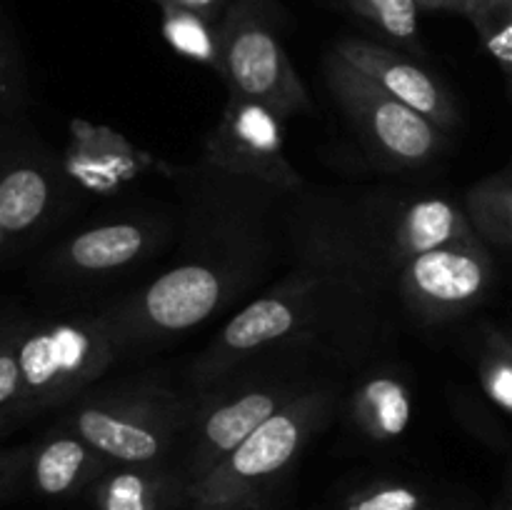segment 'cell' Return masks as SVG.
<instances>
[{
	"instance_id": "30",
	"label": "cell",
	"mask_w": 512,
	"mask_h": 510,
	"mask_svg": "<svg viewBox=\"0 0 512 510\" xmlns=\"http://www.w3.org/2000/svg\"><path fill=\"white\" fill-rule=\"evenodd\" d=\"M505 78H508V90H510V95H512V70H510V73H505Z\"/></svg>"
},
{
	"instance_id": "5",
	"label": "cell",
	"mask_w": 512,
	"mask_h": 510,
	"mask_svg": "<svg viewBox=\"0 0 512 510\" xmlns=\"http://www.w3.org/2000/svg\"><path fill=\"white\" fill-rule=\"evenodd\" d=\"M215 385V393L193 403L180 438L183 458L178 470L188 480V488L223 463L265 420L320 383L310 380L305 368L283 365L273 373L263 370L240 380L238 375H228Z\"/></svg>"
},
{
	"instance_id": "20",
	"label": "cell",
	"mask_w": 512,
	"mask_h": 510,
	"mask_svg": "<svg viewBox=\"0 0 512 510\" xmlns=\"http://www.w3.org/2000/svg\"><path fill=\"white\" fill-rule=\"evenodd\" d=\"M345 3L390 40L408 45L410 50L420 48V5L415 0H345Z\"/></svg>"
},
{
	"instance_id": "19",
	"label": "cell",
	"mask_w": 512,
	"mask_h": 510,
	"mask_svg": "<svg viewBox=\"0 0 512 510\" xmlns=\"http://www.w3.org/2000/svg\"><path fill=\"white\" fill-rule=\"evenodd\" d=\"M163 33L165 40L173 45L185 58H193L198 63L210 65L220 75V43L218 25L210 23L203 15L193 13L180 5L163 3Z\"/></svg>"
},
{
	"instance_id": "32",
	"label": "cell",
	"mask_w": 512,
	"mask_h": 510,
	"mask_svg": "<svg viewBox=\"0 0 512 510\" xmlns=\"http://www.w3.org/2000/svg\"><path fill=\"white\" fill-rule=\"evenodd\" d=\"M505 510H512V505H508V508H505Z\"/></svg>"
},
{
	"instance_id": "9",
	"label": "cell",
	"mask_w": 512,
	"mask_h": 510,
	"mask_svg": "<svg viewBox=\"0 0 512 510\" xmlns=\"http://www.w3.org/2000/svg\"><path fill=\"white\" fill-rule=\"evenodd\" d=\"M325 83L365 148L383 163L420 168L443 153L445 130L385 93L335 50L325 58Z\"/></svg>"
},
{
	"instance_id": "13",
	"label": "cell",
	"mask_w": 512,
	"mask_h": 510,
	"mask_svg": "<svg viewBox=\"0 0 512 510\" xmlns=\"http://www.w3.org/2000/svg\"><path fill=\"white\" fill-rule=\"evenodd\" d=\"M163 238L155 220H108L73 235L50 258L58 275L83 278L123 270L143 260Z\"/></svg>"
},
{
	"instance_id": "23",
	"label": "cell",
	"mask_w": 512,
	"mask_h": 510,
	"mask_svg": "<svg viewBox=\"0 0 512 510\" xmlns=\"http://www.w3.org/2000/svg\"><path fill=\"white\" fill-rule=\"evenodd\" d=\"M478 370L490 400L512 415V338L490 330Z\"/></svg>"
},
{
	"instance_id": "29",
	"label": "cell",
	"mask_w": 512,
	"mask_h": 510,
	"mask_svg": "<svg viewBox=\"0 0 512 510\" xmlns=\"http://www.w3.org/2000/svg\"><path fill=\"white\" fill-rule=\"evenodd\" d=\"M10 418H13V413H10V410H0V433H3V430L8 428Z\"/></svg>"
},
{
	"instance_id": "26",
	"label": "cell",
	"mask_w": 512,
	"mask_h": 510,
	"mask_svg": "<svg viewBox=\"0 0 512 510\" xmlns=\"http://www.w3.org/2000/svg\"><path fill=\"white\" fill-rule=\"evenodd\" d=\"M28 463H30L28 448L0 453V498L13 490V485L20 480V475L28 473Z\"/></svg>"
},
{
	"instance_id": "6",
	"label": "cell",
	"mask_w": 512,
	"mask_h": 510,
	"mask_svg": "<svg viewBox=\"0 0 512 510\" xmlns=\"http://www.w3.org/2000/svg\"><path fill=\"white\" fill-rule=\"evenodd\" d=\"M13 343L23 375V395L15 415L70 403L120 355L103 313L35 325Z\"/></svg>"
},
{
	"instance_id": "34",
	"label": "cell",
	"mask_w": 512,
	"mask_h": 510,
	"mask_svg": "<svg viewBox=\"0 0 512 510\" xmlns=\"http://www.w3.org/2000/svg\"><path fill=\"white\" fill-rule=\"evenodd\" d=\"M510 505H512V500H510Z\"/></svg>"
},
{
	"instance_id": "18",
	"label": "cell",
	"mask_w": 512,
	"mask_h": 510,
	"mask_svg": "<svg viewBox=\"0 0 512 510\" xmlns=\"http://www.w3.org/2000/svg\"><path fill=\"white\" fill-rule=\"evenodd\" d=\"M463 208L480 238L512 248V173L478 180L465 195Z\"/></svg>"
},
{
	"instance_id": "22",
	"label": "cell",
	"mask_w": 512,
	"mask_h": 510,
	"mask_svg": "<svg viewBox=\"0 0 512 510\" xmlns=\"http://www.w3.org/2000/svg\"><path fill=\"white\" fill-rule=\"evenodd\" d=\"M25 103H28V73H25L23 53L13 30L0 18V123L18 115Z\"/></svg>"
},
{
	"instance_id": "15",
	"label": "cell",
	"mask_w": 512,
	"mask_h": 510,
	"mask_svg": "<svg viewBox=\"0 0 512 510\" xmlns=\"http://www.w3.org/2000/svg\"><path fill=\"white\" fill-rule=\"evenodd\" d=\"M95 510H180L190 508L188 480L168 463L113 465L88 490Z\"/></svg>"
},
{
	"instance_id": "12",
	"label": "cell",
	"mask_w": 512,
	"mask_h": 510,
	"mask_svg": "<svg viewBox=\"0 0 512 510\" xmlns=\"http://www.w3.org/2000/svg\"><path fill=\"white\" fill-rule=\"evenodd\" d=\"M335 53L343 55L350 65H355L360 73L368 75L385 93H390L400 103L413 108L415 113L428 118L440 130L458 128L460 113L453 95L445 90V85L435 75L420 68L418 63L403 58V55L385 48V45L360 38L338 40Z\"/></svg>"
},
{
	"instance_id": "28",
	"label": "cell",
	"mask_w": 512,
	"mask_h": 510,
	"mask_svg": "<svg viewBox=\"0 0 512 510\" xmlns=\"http://www.w3.org/2000/svg\"><path fill=\"white\" fill-rule=\"evenodd\" d=\"M420 8L425 10H450V13H458L470 18L475 10L483 8L485 0H415Z\"/></svg>"
},
{
	"instance_id": "10",
	"label": "cell",
	"mask_w": 512,
	"mask_h": 510,
	"mask_svg": "<svg viewBox=\"0 0 512 510\" xmlns=\"http://www.w3.org/2000/svg\"><path fill=\"white\" fill-rule=\"evenodd\" d=\"M205 163L235 180L273 193H298L303 178L285 155L283 120L253 100L230 95L218 125L205 140Z\"/></svg>"
},
{
	"instance_id": "14",
	"label": "cell",
	"mask_w": 512,
	"mask_h": 510,
	"mask_svg": "<svg viewBox=\"0 0 512 510\" xmlns=\"http://www.w3.org/2000/svg\"><path fill=\"white\" fill-rule=\"evenodd\" d=\"M113 465L100 450L63 423V428L53 430L30 450L28 475L33 488L45 498H70L88 493L90 485Z\"/></svg>"
},
{
	"instance_id": "11",
	"label": "cell",
	"mask_w": 512,
	"mask_h": 510,
	"mask_svg": "<svg viewBox=\"0 0 512 510\" xmlns=\"http://www.w3.org/2000/svg\"><path fill=\"white\" fill-rule=\"evenodd\" d=\"M493 278V260L478 238L413 258L395 280V293L418 323L440 325L473 310Z\"/></svg>"
},
{
	"instance_id": "21",
	"label": "cell",
	"mask_w": 512,
	"mask_h": 510,
	"mask_svg": "<svg viewBox=\"0 0 512 510\" xmlns=\"http://www.w3.org/2000/svg\"><path fill=\"white\" fill-rule=\"evenodd\" d=\"M430 498L420 485L405 480H375L343 500L340 510H428Z\"/></svg>"
},
{
	"instance_id": "1",
	"label": "cell",
	"mask_w": 512,
	"mask_h": 510,
	"mask_svg": "<svg viewBox=\"0 0 512 510\" xmlns=\"http://www.w3.org/2000/svg\"><path fill=\"white\" fill-rule=\"evenodd\" d=\"M463 205L445 195H365L335 215H313L298 233L300 255L343 268L368 293L393 285L418 255L478 240Z\"/></svg>"
},
{
	"instance_id": "2",
	"label": "cell",
	"mask_w": 512,
	"mask_h": 510,
	"mask_svg": "<svg viewBox=\"0 0 512 510\" xmlns=\"http://www.w3.org/2000/svg\"><path fill=\"white\" fill-rule=\"evenodd\" d=\"M373 298L343 268L300 255L298 270L238 310L200 350L188 380L198 388H213L258 353L295 340H320L338 328L343 315H365V305Z\"/></svg>"
},
{
	"instance_id": "3",
	"label": "cell",
	"mask_w": 512,
	"mask_h": 510,
	"mask_svg": "<svg viewBox=\"0 0 512 510\" xmlns=\"http://www.w3.org/2000/svg\"><path fill=\"white\" fill-rule=\"evenodd\" d=\"M338 388L320 383L265 420L223 463L188 488L190 510H228L248 503L263 485L273 483L333 420Z\"/></svg>"
},
{
	"instance_id": "25",
	"label": "cell",
	"mask_w": 512,
	"mask_h": 510,
	"mask_svg": "<svg viewBox=\"0 0 512 510\" xmlns=\"http://www.w3.org/2000/svg\"><path fill=\"white\" fill-rule=\"evenodd\" d=\"M23 395V375H20L18 353L13 340L0 343V410H10L15 415Z\"/></svg>"
},
{
	"instance_id": "7",
	"label": "cell",
	"mask_w": 512,
	"mask_h": 510,
	"mask_svg": "<svg viewBox=\"0 0 512 510\" xmlns=\"http://www.w3.org/2000/svg\"><path fill=\"white\" fill-rule=\"evenodd\" d=\"M218 43L230 95L263 105L280 120L310 113V93L285 53L270 0H233L218 23Z\"/></svg>"
},
{
	"instance_id": "27",
	"label": "cell",
	"mask_w": 512,
	"mask_h": 510,
	"mask_svg": "<svg viewBox=\"0 0 512 510\" xmlns=\"http://www.w3.org/2000/svg\"><path fill=\"white\" fill-rule=\"evenodd\" d=\"M155 3H158V5H163V3L180 5V8L193 10V13L203 15V18H208L210 23L218 25L220 20H223L225 10H228V5L233 3V0H155Z\"/></svg>"
},
{
	"instance_id": "4",
	"label": "cell",
	"mask_w": 512,
	"mask_h": 510,
	"mask_svg": "<svg viewBox=\"0 0 512 510\" xmlns=\"http://www.w3.org/2000/svg\"><path fill=\"white\" fill-rule=\"evenodd\" d=\"M193 403L153 383L120 385L75 398L65 425L115 465L168 463Z\"/></svg>"
},
{
	"instance_id": "24",
	"label": "cell",
	"mask_w": 512,
	"mask_h": 510,
	"mask_svg": "<svg viewBox=\"0 0 512 510\" xmlns=\"http://www.w3.org/2000/svg\"><path fill=\"white\" fill-rule=\"evenodd\" d=\"M485 50L500 63L503 73L512 70V0H485L483 8L470 15Z\"/></svg>"
},
{
	"instance_id": "8",
	"label": "cell",
	"mask_w": 512,
	"mask_h": 510,
	"mask_svg": "<svg viewBox=\"0 0 512 510\" xmlns=\"http://www.w3.org/2000/svg\"><path fill=\"white\" fill-rule=\"evenodd\" d=\"M238 278V268L218 260V255L185 260L105 310L103 318L123 353L138 343L188 333L205 323L233 298Z\"/></svg>"
},
{
	"instance_id": "16",
	"label": "cell",
	"mask_w": 512,
	"mask_h": 510,
	"mask_svg": "<svg viewBox=\"0 0 512 510\" xmlns=\"http://www.w3.org/2000/svg\"><path fill=\"white\" fill-rule=\"evenodd\" d=\"M60 198V173L43 160H15L0 173V238L15 240L48 220Z\"/></svg>"
},
{
	"instance_id": "31",
	"label": "cell",
	"mask_w": 512,
	"mask_h": 510,
	"mask_svg": "<svg viewBox=\"0 0 512 510\" xmlns=\"http://www.w3.org/2000/svg\"><path fill=\"white\" fill-rule=\"evenodd\" d=\"M0 248H3V238H0Z\"/></svg>"
},
{
	"instance_id": "33",
	"label": "cell",
	"mask_w": 512,
	"mask_h": 510,
	"mask_svg": "<svg viewBox=\"0 0 512 510\" xmlns=\"http://www.w3.org/2000/svg\"><path fill=\"white\" fill-rule=\"evenodd\" d=\"M228 510H240V508H228Z\"/></svg>"
},
{
	"instance_id": "17",
	"label": "cell",
	"mask_w": 512,
	"mask_h": 510,
	"mask_svg": "<svg viewBox=\"0 0 512 510\" xmlns=\"http://www.w3.org/2000/svg\"><path fill=\"white\" fill-rule=\"evenodd\" d=\"M348 415L355 428L375 443L398 440L413 420V395L395 373L365 375L348 400Z\"/></svg>"
}]
</instances>
